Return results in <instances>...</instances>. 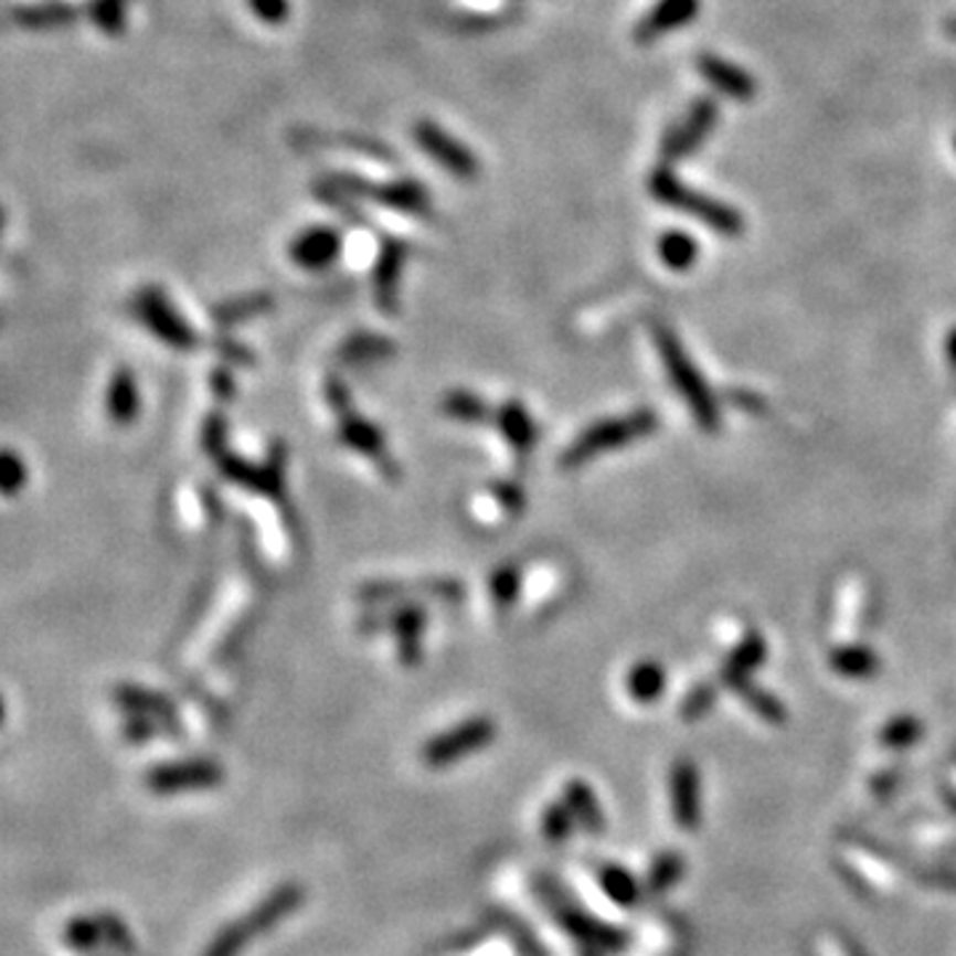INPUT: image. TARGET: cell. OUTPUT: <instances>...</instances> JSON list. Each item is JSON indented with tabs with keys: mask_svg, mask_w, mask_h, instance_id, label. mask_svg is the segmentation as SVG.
I'll list each match as a JSON object with an SVG mask.
<instances>
[{
	"mask_svg": "<svg viewBox=\"0 0 956 956\" xmlns=\"http://www.w3.org/2000/svg\"><path fill=\"white\" fill-rule=\"evenodd\" d=\"M765 654H768V646H765V640L755 633L746 635L742 644L733 648L729 661H725L723 683L731 686L733 691L742 689V686L750 683L752 672H755L757 667L765 661Z\"/></svg>",
	"mask_w": 956,
	"mask_h": 956,
	"instance_id": "obj_18",
	"label": "cell"
},
{
	"mask_svg": "<svg viewBox=\"0 0 956 956\" xmlns=\"http://www.w3.org/2000/svg\"><path fill=\"white\" fill-rule=\"evenodd\" d=\"M251 11L264 24H282L290 17V0H247Z\"/></svg>",
	"mask_w": 956,
	"mask_h": 956,
	"instance_id": "obj_39",
	"label": "cell"
},
{
	"mask_svg": "<svg viewBox=\"0 0 956 956\" xmlns=\"http://www.w3.org/2000/svg\"><path fill=\"white\" fill-rule=\"evenodd\" d=\"M648 189H651L654 200L665 202V205L670 208H678V211H686L693 215V219L704 221L710 229H715V232L725 234V237H739V234H742V215L733 211V208L723 205V202L693 192V189H689L683 181H678L676 176L670 173V168L654 170Z\"/></svg>",
	"mask_w": 956,
	"mask_h": 956,
	"instance_id": "obj_4",
	"label": "cell"
},
{
	"mask_svg": "<svg viewBox=\"0 0 956 956\" xmlns=\"http://www.w3.org/2000/svg\"><path fill=\"white\" fill-rule=\"evenodd\" d=\"M442 410L452 421L460 423H484L489 417V407L484 404V399L468 394V391H452L449 396H444Z\"/></svg>",
	"mask_w": 956,
	"mask_h": 956,
	"instance_id": "obj_29",
	"label": "cell"
},
{
	"mask_svg": "<svg viewBox=\"0 0 956 956\" xmlns=\"http://www.w3.org/2000/svg\"><path fill=\"white\" fill-rule=\"evenodd\" d=\"M559 920H561V925L569 930V933L577 935V938H582V941H591L601 948H622L627 943V935L622 933V930L608 927V925H604V922L593 920V916L580 912V909L561 906Z\"/></svg>",
	"mask_w": 956,
	"mask_h": 956,
	"instance_id": "obj_19",
	"label": "cell"
},
{
	"mask_svg": "<svg viewBox=\"0 0 956 956\" xmlns=\"http://www.w3.org/2000/svg\"><path fill=\"white\" fill-rule=\"evenodd\" d=\"M670 800L676 821L683 829H693L699 824V774L691 760H678L670 776Z\"/></svg>",
	"mask_w": 956,
	"mask_h": 956,
	"instance_id": "obj_16",
	"label": "cell"
},
{
	"mask_svg": "<svg viewBox=\"0 0 956 956\" xmlns=\"http://www.w3.org/2000/svg\"><path fill=\"white\" fill-rule=\"evenodd\" d=\"M497 725L492 718H470L463 720L455 729L438 733L423 746V763L428 768H449V765L460 763L463 757L476 755V752L487 750L495 742Z\"/></svg>",
	"mask_w": 956,
	"mask_h": 956,
	"instance_id": "obj_8",
	"label": "cell"
},
{
	"mask_svg": "<svg viewBox=\"0 0 956 956\" xmlns=\"http://www.w3.org/2000/svg\"><path fill=\"white\" fill-rule=\"evenodd\" d=\"M343 251V240L332 226H309L290 242V261L300 268L319 272L327 268Z\"/></svg>",
	"mask_w": 956,
	"mask_h": 956,
	"instance_id": "obj_14",
	"label": "cell"
},
{
	"mask_svg": "<svg viewBox=\"0 0 956 956\" xmlns=\"http://www.w3.org/2000/svg\"><path fill=\"white\" fill-rule=\"evenodd\" d=\"M115 702L120 710H126L134 718H149V720H170L176 715L173 704L168 702L162 693L141 689V686H117L115 689Z\"/></svg>",
	"mask_w": 956,
	"mask_h": 956,
	"instance_id": "obj_20",
	"label": "cell"
},
{
	"mask_svg": "<svg viewBox=\"0 0 956 956\" xmlns=\"http://www.w3.org/2000/svg\"><path fill=\"white\" fill-rule=\"evenodd\" d=\"M920 733H922L920 720L899 718V720H893V723H890L885 731H882V742H885L888 746H909V744H914L916 739H920Z\"/></svg>",
	"mask_w": 956,
	"mask_h": 956,
	"instance_id": "obj_38",
	"label": "cell"
},
{
	"mask_svg": "<svg viewBox=\"0 0 956 956\" xmlns=\"http://www.w3.org/2000/svg\"><path fill=\"white\" fill-rule=\"evenodd\" d=\"M654 428H657V415L651 410H635L630 415L608 417V421H601L587 431H582L572 442V447L561 455V465L566 470L580 468L582 463L593 460V457H601L606 452L622 449L625 444L646 438L648 434H654Z\"/></svg>",
	"mask_w": 956,
	"mask_h": 956,
	"instance_id": "obj_3",
	"label": "cell"
},
{
	"mask_svg": "<svg viewBox=\"0 0 956 956\" xmlns=\"http://www.w3.org/2000/svg\"><path fill=\"white\" fill-rule=\"evenodd\" d=\"M497 428L508 438L516 455H529L537 444V425L527 410L519 402H508L506 407L497 412Z\"/></svg>",
	"mask_w": 956,
	"mask_h": 956,
	"instance_id": "obj_23",
	"label": "cell"
},
{
	"mask_svg": "<svg viewBox=\"0 0 956 956\" xmlns=\"http://www.w3.org/2000/svg\"><path fill=\"white\" fill-rule=\"evenodd\" d=\"M739 693H742L744 702L750 704L752 710L757 712V715H763V718L774 720V723H782V720H784V707L778 704L776 699L771 697V693H765V691L755 689V686H752V683L742 686V689H739Z\"/></svg>",
	"mask_w": 956,
	"mask_h": 956,
	"instance_id": "obj_37",
	"label": "cell"
},
{
	"mask_svg": "<svg viewBox=\"0 0 956 956\" xmlns=\"http://www.w3.org/2000/svg\"><path fill=\"white\" fill-rule=\"evenodd\" d=\"M224 782V768L215 760L194 757L176 760V763H160L144 776V784L152 795L176 797L192 795V792H211Z\"/></svg>",
	"mask_w": 956,
	"mask_h": 956,
	"instance_id": "obj_7",
	"label": "cell"
},
{
	"mask_svg": "<svg viewBox=\"0 0 956 956\" xmlns=\"http://www.w3.org/2000/svg\"><path fill=\"white\" fill-rule=\"evenodd\" d=\"M598 880H601V888L606 890L608 899L617 901L619 906H633V903L638 901L640 885H638V880H635V877L627 872V869L614 867V863H606V867L601 869Z\"/></svg>",
	"mask_w": 956,
	"mask_h": 956,
	"instance_id": "obj_27",
	"label": "cell"
},
{
	"mask_svg": "<svg viewBox=\"0 0 956 956\" xmlns=\"http://www.w3.org/2000/svg\"><path fill=\"white\" fill-rule=\"evenodd\" d=\"M665 667L657 665V661H640V665L633 667L630 676H627V691H630V697L638 704L657 702L661 693H665Z\"/></svg>",
	"mask_w": 956,
	"mask_h": 956,
	"instance_id": "obj_24",
	"label": "cell"
},
{
	"mask_svg": "<svg viewBox=\"0 0 956 956\" xmlns=\"http://www.w3.org/2000/svg\"><path fill=\"white\" fill-rule=\"evenodd\" d=\"M654 340H657V349L661 353V359H665L667 375H670L678 394L686 399L691 415L697 417V423L702 425L704 431H718L720 415H718L715 396H712V391L707 389L702 372H699L697 364L691 362V357L686 353L683 346H680L676 332H670L667 327H657V330H654Z\"/></svg>",
	"mask_w": 956,
	"mask_h": 956,
	"instance_id": "obj_2",
	"label": "cell"
},
{
	"mask_svg": "<svg viewBox=\"0 0 956 956\" xmlns=\"http://www.w3.org/2000/svg\"><path fill=\"white\" fill-rule=\"evenodd\" d=\"M327 183H332V187H336L338 192H343L346 198H364V200L380 202V205L391 208V211L396 213L421 215V219H425V215L431 213L428 189L412 179H399L391 183H370L359 179V176L338 173V176H330Z\"/></svg>",
	"mask_w": 956,
	"mask_h": 956,
	"instance_id": "obj_5",
	"label": "cell"
},
{
	"mask_svg": "<svg viewBox=\"0 0 956 956\" xmlns=\"http://www.w3.org/2000/svg\"><path fill=\"white\" fill-rule=\"evenodd\" d=\"M30 484V465L17 449L0 447V500H17Z\"/></svg>",
	"mask_w": 956,
	"mask_h": 956,
	"instance_id": "obj_25",
	"label": "cell"
},
{
	"mask_svg": "<svg viewBox=\"0 0 956 956\" xmlns=\"http://www.w3.org/2000/svg\"><path fill=\"white\" fill-rule=\"evenodd\" d=\"M104 412H107L109 423L117 428H128L136 423L141 412V391L139 380L134 370L128 367H117L107 383V394H104Z\"/></svg>",
	"mask_w": 956,
	"mask_h": 956,
	"instance_id": "obj_15",
	"label": "cell"
},
{
	"mask_svg": "<svg viewBox=\"0 0 956 956\" xmlns=\"http://www.w3.org/2000/svg\"><path fill=\"white\" fill-rule=\"evenodd\" d=\"M831 667L845 678H869L877 672V654L863 646H845L831 654Z\"/></svg>",
	"mask_w": 956,
	"mask_h": 956,
	"instance_id": "obj_28",
	"label": "cell"
},
{
	"mask_svg": "<svg viewBox=\"0 0 956 956\" xmlns=\"http://www.w3.org/2000/svg\"><path fill=\"white\" fill-rule=\"evenodd\" d=\"M306 901V890L298 882H282L266 895L258 906H253L242 920L229 922L219 935L208 943L202 956H240L255 938L274 930L287 920L293 912H298Z\"/></svg>",
	"mask_w": 956,
	"mask_h": 956,
	"instance_id": "obj_1",
	"label": "cell"
},
{
	"mask_svg": "<svg viewBox=\"0 0 956 956\" xmlns=\"http://www.w3.org/2000/svg\"><path fill=\"white\" fill-rule=\"evenodd\" d=\"M699 9H702L699 0H657L654 9L638 22L633 38L640 45H651L659 38L670 35L672 30L686 28L699 14Z\"/></svg>",
	"mask_w": 956,
	"mask_h": 956,
	"instance_id": "obj_12",
	"label": "cell"
},
{
	"mask_svg": "<svg viewBox=\"0 0 956 956\" xmlns=\"http://www.w3.org/2000/svg\"><path fill=\"white\" fill-rule=\"evenodd\" d=\"M657 253H659L661 264H665L667 268H672V272H686V268H691L693 264H697L699 245L689 237V234L667 232L665 237L659 240Z\"/></svg>",
	"mask_w": 956,
	"mask_h": 956,
	"instance_id": "obj_26",
	"label": "cell"
},
{
	"mask_svg": "<svg viewBox=\"0 0 956 956\" xmlns=\"http://www.w3.org/2000/svg\"><path fill=\"white\" fill-rule=\"evenodd\" d=\"M946 353H948V362H952V364L956 367V330H952V332H948V340H946Z\"/></svg>",
	"mask_w": 956,
	"mask_h": 956,
	"instance_id": "obj_43",
	"label": "cell"
},
{
	"mask_svg": "<svg viewBox=\"0 0 956 956\" xmlns=\"http://www.w3.org/2000/svg\"><path fill=\"white\" fill-rule=\"evenodd\" d=\"M954 147H956V141H954Z\"/></svg>",
	"mask_w": 956,
	"mask_h": 956,
	"instance_id": "obj_47",
	"label": "cell"
},
{
	"mask_svg": "<svg viewBox=\"0 0 956 956\" xmlns=\"http://www.w3.org/2000/svg\"><path fill=\"white\" fill-rule=\"evenodd\" d=\"M563 803H566V808L572 810L574 821H577L585 831H591V835H598V831L604 829V824H606L604 810H601V803H598V797H595L591 784L580 782V778L569 782L566 789H563Z\"/></svg>",
	"mask_w": 956,
	"mask_h": 956,
	"instance_id": "obj_22",
	"label": "cell"
},
{
	"mask_svg": "<svg viewBox=\"0 0 956 956\" xmlns=\"http://www.w3.org/2000/svg\"><path fill=\"white\" fill-rule=\"evenodd\" d=\"M712 697H715V693H712L710 686H699V689H693L683 704V718L693 720V718L704 715V712L710 710Z\"/></svg>",
	"mask_w": 956,
	"mask_h": 956,
	"instance_id": "obj_40",
	"label": "cell"
},
{
	"mask_svg": "<svg viewBox=\"0 0 956 956\" xmlns=\"http://www.w3.org/2000/svg\"><path fill=\"white\" fill-rule=\"evenodd\" d=\"M407 255H410L407 242L385 237L383 245H380L375 277H372V285H375V300L380 309L385 311L396 309L399 285H402V272H404V264H407Z\"/></svg>",
	"mask_w": 956,
	"mask_h": 956,
	"instance_id": "obj_13",
	"label": "cell"
},
{
	"mask_svg": "<svg viewBox=\"0 0 956 956\" xmlns=\"http://www.w3.org/2000/svg\"><path fill=\"white\" fill-rule=\"evenodd\" d=\"M680 872H683V858H678L676 853L659 856L657 861H654L651 874H648V888H651L654 893H661V890H667L678 880Z\"/></svg>",
	"mask_w": 956,
	"mask_h": 956,
	"instance_id": "obj_35",
	"label": "cell"
},
{
	"mask_svg": "<svg viewBox=\"0 0 956 956\" xmlns=\"http://www.w3.org/2000/svg\"><path fill=\"white\" fill-rule=\"evenodd\" d=\"M412 136H415L417 147H421L431 160L447 170V173L455 176V179L476 181L478 173H481V162H478V157L470 152L460 139H455V136L447 134L438 123L417 120L415 128H412Z\"/></svg>",
	"mask_w": 956,
	"mask_h": 956,
	"instance_id": "obj_9",
	"label": "cell"
},
{
	"mask_svg": "<svg viewBox=\"0 0 956 956\" xmlns=\"http://www.w3.org/2000/svg\"><path fill=\"white\" fill-rule=\"evenodd\" d=\"M3 221H6V219H3V211H0V229H3Z\"/></svg>",
	"mask_w": 956,
	"mask_h": 956,
	"instance_id": "obj_46",
	"label": "cell"
},
{
	"mask_svg": "<svg viewBox=\"0 0 956 956\" xmlns=\"http://www.w3.org/2000/svg\"><path fill=\"white\" fill-rule=\"evenodd\" d=\"M495 495H497V500L502 502V506H506V510L510 513V510H513V513H521L523 510V492L519 487H516V484H497L495 487Z\"/></svg>",
	"mask_w": 956,
	"mask_h": 956,
	"instance_id": "obj_41",
	"label": "cell"
},
{
	"mask_svg": "<svg viewBox=\"0 0 956 956\" xmlns=\"http://www.w3.org/2000/svg\"><path fill=\"white\" fill-rule=\"evenodd\" d=\"M130 309H134V317L170 349L192 351L198 346V332L183 322V317L160 287H141L134 296Z\"/></svg>",
	"mask_w": 956,
	"mask_h": 956,
	"instance_id": "obj_6",
	"label": "cell"
},
{
	"mask_svg": "<svg viewBox=\"0 0 956 956\" xmlns=\"http://www.w3.org/2000/svg\"><path fill=\"white\" fill-rule=\"evenodd\" d=\"M327 399H330L332 410L338 412L340 417V428L338 434L343 438V444H349L351 449L362 452L364 457H372V460L385 463V438L372 423H367L364 417H359L357 412L351 410V399L349 391L343 389V385L338 383V380H330L327 383Z\"/></svg>",
	"mask_w": 956,
	"mask_h": 956,
	"instance_id": "obj_10",
	"label": "cell"
},
{
	"mask_svg": "<svg viewBox=\"0 0 956 956\" xmlns=\"http://www.w3.org/2000/svg\"><path fill=\"white\" fill-rule=\"evenodd\" d=\"M3 723H6V699L3 693H0V729H3Z\"/></svg>",
	"mask_w": 956,
	"mask_h": 956,
	"instance_id": "obj_44",
	"label": "cell"
},
{
	"mask_svg": "<svg viewBox=\"0 0 956 956\" xmlns=\"http://www.w3.org/2000/svg\"><path fill=\"white\" fill-rule=\"evenodd\" d=\"M157 725H160V723H155V720H149V718H134L126 725V736L130 739V742L139 744V742H144V739H152L155 736Z\"/></svg>",
	"mask_w": 956,
	"mask_h": 956,
	"instance_id": "obj_42",
	"label": "cell"
},
{
	"mask_svg": "<svg viewBox=\"0 0 956 956\" xmlns=\"http://www.w3.org/2000/svg\"><path fill=\"white\" fill-rule=\"evenodd\" d=\"M104 941L102 920H91V916H75L64 927V943L72 952H91Z\"/></svg>",
	"mask_w": 956,
	"mask_h": 956,
	"instance_id": "obj_30",
	"label": "cell"
},
{
	"mask_svg": "<svg viewBox=\"0 0 956 956\" xmlns=\"http://www.w3.org/2000/svg\"><path fill=\"white\" fill-rule=\"evenodd\" d=\"M699 72L715 85L720 94L731 96V99L736 102H750L757 91L755 77H752L750 72L736 67V64L725 62V59L720 56H712V54L699 56Z\"/></svg>",
	"mask_w": 956,
	"mask_h": 956,
	"instance_id": "obj_17",
	"label": "cell"
},
{
	"mask_svg": "<svg viewBox=\"0 0 956 956\" xmlns=\"http://www.w3.org/2000/svg\"><path fill=\"white\" fill-rule=\"evenodd\" d=\"M946 30H948V32H952V35H956V19H952V22H948V24H946Z\"/></svg>",
	"mask_w": 956,
	"mask_h": 956,
	"instance_id": "obj_45",
	"label": "cell"
},
{
	"mask_svg": "<svg viewBox=\"0 0 956 956\" xmlns=\"http://www.w3.org/2000/svg\"><path fill=\"white\" fill-rule=\"evenodd\" d=\"M574 816L566 803H550L542 814V835L548 842H566L574 835Z\"/></svg>",
	"mask_w": 956,
	"mask_h": 956,
	"instance_id": "obj_32",
	"label": "cell"
},
{
	"mask_svg": "<svg viewBox=\"0 0 956 956\" xmlns=\"http://www.w3.org/2000/svg\"><path fill=\"white\" fill-rule=\"evenodd\" d=\"M91 17L107 35H120L126 30V0H94Z\"/></svg>",
	"mask_w": 956,
	"mask_h": 956,
	"instance_id": "obj_33",
	"label": "cell"
},
{
	"mask_svg": "<svg viewBox=\"0 0 956 956\" xmlns=\"http://www.w3.org/2000/svg\"><path fill=\"white\" fill-rule=\"evenodd\" d=\"M715 123H718L715 102L699 99L691 107V113L686 115V120L665 136V141H661V155H665L667 160H680V157L691 155L693 149L710 136V130L715 128Z\"/></svg>",
	"mask_w": 956,
	"mask_h": 956,
	"instance_id": "obj_11",
	"label": "cell"
},
{
	"mask_svg": "<svg viewBox=\"0 0 956 956\" xmlns=\"http://www.w3.org/2000/svg\"><path fill=\"white\" fill-rule=\"evenodd\" d=\"M489 587H492L495 601L500 606H510L516 601V595H519L521 587V574L516 566H500L492 574V580H489Z\"/></svg>",
	"mask_w": 956,
	"mask_h": 956,
	"instance_id": "obj_36",
	"label": "cell"
},
{
	"mask_svg": "<svg viewBox=\"0 0 956 956\" xmlns=\"http://www.w3.org/2000/svg\"><path fill=\"white\" fill-rule=\"evenodd\" d=\"M389 627L396 633L399 648H402V661L407 667H415L417 661H421V635L425 630V614L423 608L417 606H404L396 608L394 614H391Z\"/></svg>",
	"mask_w": 956,
	"mask_h": 956,
	"instance_id": "obj_21",
	"label": "cell"
},
{
	"mask_svg": "<svg viewBox=\"0 0 956 956\" xmlns=\"http://www.w3.org/2000/svg\"><path fill=\"white\" fill-rule=\"evenodd\" d=\"M268 306H272V298L268 296H247V298H237V300H229V304L215 306V317H219V322L232 325V322H240V319L253 317V314L266 311Z\"/></svg>",
	"mask_w": 956,
	"mask_h": 956,
	"instance_id": "obj_34",
	"label": "cell"
},
{
	"mask_svg": "<svg viewBox=\"0 0 956 956\" xmlns=\"http://www.w3.org/2000/svg\"><path fill=\"white\" fill-rule=\"evenodd\" d=\"M389 353H394V346H391L385 338L357 336L346 343V349L340 357H343L349 364H359V362H378V359L389 357Z\"/></svg>",
	"mask_w": 956,
	"mask_h": 956,
	"instance_id": "obj_31",
	"label": "cell"
}]
</instances>
